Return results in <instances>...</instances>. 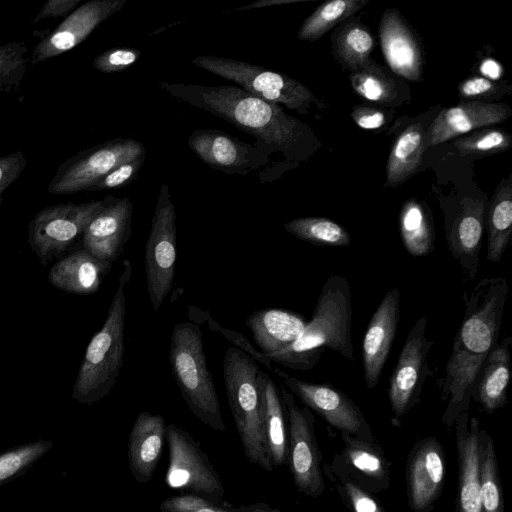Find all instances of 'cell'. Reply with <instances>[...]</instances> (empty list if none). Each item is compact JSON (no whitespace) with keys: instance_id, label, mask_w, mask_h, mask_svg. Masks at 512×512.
Segmentation results:
<instances>
[{"instance_id":"obj_32","label":"cell","mask_w":512,"mask_h":512,"mask_svg":"<svg viewBox=\"0 0 512 512\" xmlns=\"http://www.w3.org/2000/svg\"><path fill=\"white\" fill-rule=\"evenodd\" d=\"M479 478L483 512H504L499 470L494 443L484 429L479 439Z\"/></svg>"},{"instance_id":"obj_13","label":"cell","mask_w":512,"mask_h":512,"mask_svg":"<svg viewBox=\"0 0 512 512\" xmlns=\"http://www.w3.org/2000/svg\"><path fill=\"white\" fill-rule=\"evenodd\" d=\"M428 320L420 317L410 329L389 379L388 397L394 421L420 401L426 378L432 374L428 358L434 342L427 338Z\"/></svg>"},{"instance_id":"obj_36","label":"cell","mask_w":512,"mask_h":512,"mask_svg":"<svg viewBox=\"0 0 512 512\" xmlns=\"http://www.w3.org/2000/svg\"><path fill=\"white\" fill-rule=\"evenodd\" d=\"M27 54L22 41L0 45V96L19 89L27 72Z\"/></svg>"},{"instance_id":"obj_2","label":"cell","mask_w":512,"mask_h":512,"mask_svg":"<svg viewBox=\"0 0 512 512\" xmlns=\"http://www.w3.org/2000/svg\"><path fill=\"white\" fill-rule=\"evenodd\" d=\"M171 97L202 109L253 136L255 145L286 160H303L311 146V133L277 104L262 100L238 86H204L160 82Z\"/></svg>"},{"instance_id":"obj_50","label":"cell","mask_w":512,"mask_h":512,"mask_svg":"<svg viewBox=\"0 0 512 512\" xmlns=\"http://www.w3.org/2000/svg\"><path fill=\"white\" fill-rule=\"evenodd\" d=\"M481 71L487 79H498L502 74V69L499 63L492 59L485 60L481 65Z\"/></svg>"},{"instance_id":"obj_51","label":"cell","mask_w":512,"mask_h":512,"mask_svg":"<svg viewBox=\"0 0 512 512\" xmlns=\"http://www.w3.org/2000/svg\"><path fill=\"white\" fill-rule=\"evenodd\" d=\"M232 512H280L278 509L271 507L268 503L257 502L249 505H241L232 510Z\"/></svg>"},{"instance_id":"obj_16","label":"cell","mask_w":512,"mask_h":512,"mask_svg":"<svg viewBox=\"0 0 512 512\" xmlns=\"http://www.w3.org/2000/svg\"><path fill=\"white\" fill-rule=\"evenodd\" d=\"M125 3L126 0H89L78 6L56 28L41 37L32 50L30 64L37 65L75 48Z\"/></svg>"},{"instance_id":"obj_40","label":"cell","mask_w":512,"mask_h":512,"mask_svg":"<svg viewBox=\"0 0 512 512\" xmlns=\"http://www.w3.org/2000/svg\"><path fill=\"white\" fill-rule=\"evenodd\" d=\"M51 446L50 441L38 440L0 454V484L23 473Z\"/></svg>"},{"instance_id":"obj_22","label":"cell","mask_w":512,"mask_h":512,"mask_svg":"<svg viewBox=\"0 0 512 512\" xmlns=\"http://www.w3.org/2000/svg\"><path fill=\"white\" fill-rule=\"evenodd\" d=\"M454 423L459 463L457 512H483L479 478L480 422L464 411Z\"/></svg>"},{"instance_id":"obj_21","label":"cell","mask_w":512,"mask_h":512,"mask_svg":"<svg viewBox=\"0 0 512 512\" xmlns=\"http://www.w3.org/2000/svg\"><path fill=\"white\" fill-rule=\"evenodd\" d=\"M511 108L502 103L472 101L442 110L425 135V147H431L472 130L485 128L508 119Z\"/></svg>"},{"instance_id":"obj_17","label":"cell","mask_w":512,"mask_h":512,"mask_svg":"<svg viewBox=\"0 0 512 512\" xmlns=\"http://www.w3.org/2000/svg\"><path fill=\"white\" fill-rule=\"evenodd\" d=\"M485 213L483 198L464 197L447 215L445 222L448 251L464 275L472 280L476 278L480 266Z\"/></svg>"},{"instance_id":"obj_23","label":"cell","mask_w":512,"mask_h":512,"mask_svg":"<svg viewBox=\"0 0 512 512\" xmlns=\"http://www.w3.org/2000/svg\"><path fill=\"white\" fill-rule=\"evenodd\" d=\"M166 422L159 414L140 412L128 440V464L138 483L151 480L166 440Z\"/></svg>"},{"instance_id":"obj_37","label":"cell","mask_w":512,"mask_h":512,"mask_svg":"<svg viewBox=\"0 0 512 512\" xmlns=\"http://www.w3.org/2000/svg\"><path fill=\"white\" fill-rule=\"evenodd\" d=\"M350 81L354 91L369 101L389 102L396 95L392 80L375 65L356 70Z\"/></svg>"},{"instance_id":"obj_19","label":"cell","mask_w":512,"mask_h":512,"mask_svg":"<svg viewBox=\"0 0 512 512\" xmlns=\"http://www.w3.org/2000/svg\"><path fill=\"white\" fill-rule=\"evenodd\" d=\"M401 293L389 290L373 313L362 342L364 379L374 388L388 359L400 319Z\"/></svg>"},{"instance_id":"obj_18","label":"cell","mask_w":512,"mask_h":512,"mask_svg":"<svg viewBox=\"0 0 512 512\" xmlns=\"http://www.w3.org/2000/svg\"><path fill=\"white\" fill-rule=\"evenodd\" d=\"M132 217L133 204L129 198L108 195L106 205L90 220L82 234V248L113 262L131 237Z\"/></svg>"},{"instance_id":"obj_31","label":"cell","mask_w":512,"mask_h":512,"mask_svg":"<svg viewBox=\"0 0 512 512\" xmlns=\"http://www.w3.org/2000/svg\"><path fill=\"white\" fill-rule=\"evenodd\" d=\"M399 231L404 248L410 255L423 257L434 251L436 234L432 214L417 199H409L403 204Z\"/></svg>"},{"instance_id":"obj_7","label":"cell","mask_w":512,"mask_h":512,"mask_svg":"<svg viewBox=\"0 0 512 512\" xmlns=\"http://www.w3.org/2000/svg\"><path fill=\"white\" fill-rule=\"evenodd\" d=\"M210 73L234 82L244 91L269 103L307 114L314 94L299 81L262 66L215 55H199L192 61Z\"/></svg>"},{"instance_id":"obj_26","label":"cell","mask_w":512,"mask_h":512,"mask_svg":"<svg viewBox=\"0 0 512 512\" xmlns=\"http://www.w3.org/2000/svg\"><path fill=\"white\" fill-rule=\"evenodd\" d=\"M254 343L269 358L302 334L308 320L297 313L282 309H263L253 312L246 319Z\"/></svg>"},{"instance_id":"obj_3","label":"cell","mask_w":512,"mask_h":512,"mask_svg":"<svg viewBox=\"0 0 512 512\" xmlns=\"http://www.w3.org/2000/svg\"><path fill=\"white\" fill-rule=\"evenodd\" d=\"M352 295L349 282L331 275L324 282L311 320L300 337L285 349L269 356L272 362L298 371H309L325 349L354 360L352 343Z\"/></svg>"},{"instance_id":"obj_20","label":"cell","mask_w":512,"mask_h":512,"mask_svg":"<svg viewBox=\"0 0 512 512\" xmlns=\"http://www.w3.org/2000/svg\"><path fill=\"white\" fill-rule=\"evenodd\" d=\"M445 475L442 447L435 438L419 443L407 465L409 504L415 512H425L440 495Z\"/></svg>"},{"instance_id":"obj_35","label":"cell","mask_w":512,"mask_h":512,"mask_svg":"<svg viewBox=\"0 0 512 512\" xmlns=\"http://www.w3.org/2000/svg\"><path fill=\"white\" fill-rule=\"evenodd\" d=\"M373 48V37L363 25L358 23H350L343 27L334 40L337 57L355 71L369 65Z\"/></svg>"},{"instance_id":"obj_5","label":"cell","mask_w":512,"mask_h":512,"mask_svg":"<svg viewBox=\"0 0 512 512\" xmlns=\"http://www.w3.org/2000/svg\"><path fill=\"white\" fill-rule=\"evenodd\" d=\"M169 363L188 408L202 423L224 432L226 427L220 402L207 368L202 332L198 324L181 322L174 326L170 339Z\"/></svg>"},{"instance_id":"obj_12","label":"cell","mask_w":512,"mask_h":512,"mask_svg":"<svg viewBox=\"0 0 512 512\" xmlns=\"http://www.w3.org/2000/svg\"><path fill=\"white\" fill-rule=\"evenodd\" d=\"M288 420V456L294 483L299 492L318 497L324 490L321 454L314 434V417L307 407H300L295 397L279 387Z\"/></svg>"},{"instance_id":"obj_47","label":"cell","mask_w":512,"mask_h":512,"mask_svg":"<svg viewBox=\"0 0 512 512\" xmlns=\"http://www.w3.org/2000/svg\"><path fill=\"white\" fill-rule=\"evenodd\" d=\"M351 116L360 128L366 130L380 128L387 121L384 111L365 106L354 107Z\"/></svg>"},{"instance_id":"obj_14","label":"cell","mask_w":512,"mask_h":512,"mask_svg":"<svg viewBox=\"0 0 512 512\" xmlns=\"http://www.w3.org/2000/svg\"><path fill=\"white\" fill-rule=\"evenodd\" d=\"M274 373L305 407L319 414L330 425L359 439L371 438L370 427L360 408L340 389L327 383L298 379L280 368H275Z\"/></svg>"},{"instance_id":"obj_25","label":"cell","mask_w":512,"mask_h":512,"mask_svg":"<svg viewBox=\"0 0 512 512\" xmlns=\"http://www.w3.org/2000/svg\"><path fill=\"white\" fill-rule=\"evenodd\" d=\"M111 266V261L82 248L58 260L49 270L48 280L64 292L90 295L99 289Z\"/></svg>"},{"instance_id":"obj_1","label":"cell","mask_w":512,"mask_h":512,"mask_svg":"<svg viewBox=\"0 0 512 512\" xmlns=\"http://www.w3.org/2000/svg\"><path fill=\"white\" fill-rule=\"evenodd\" d=\"M509 292L503 276L485 277L463 295L464 314L455 334L445 374L438 380L447 402L443 421L451 426L468 411L481 367L496 346Z\"/></svg>"},{"instance_id":"obj_30","label":"cell","mask_w":512,"mask_h":512,"mask_svg":"<svg viewBox=\"0 0 512 512\" xmlns=\"http://www.w3.org/2000/svg\"><path fill=\"white\" fill-rule=\"evenodd\" d=\"M425 135L423 126L414 123L396 138L387 162L385 187L400 185L417 171L425 149Z\"/></svg>"},{"instance_id":"obj_9","label":"cell","mask_w":512,"mask_h":512,"mask_svg":"<svg viewBox=\"0 0 512 512\" xmlns=\"http://www.w3.org/2000/svg\"><path fill=\"white\" fill-rule=\"evenodd\" d=\"M146 156L143 143L131 138H115L85 150L63 161L50 181L47 191L53 195L87 192L116 167Z\"/></svg>"},{"instance_id":"obj_28","label":"cell","mask_w":512,"mask_h":512,"mask_svg":"<svg viewBox=\"0 0 512 512\" xmlns=\"http://www.w3.org/2000/svg\"><path fill=\"white\" fill-rule=\"evenodd\" d=\"M257 384L262 400L263 428L274 467L287 464L288 431L286 411L279 387L264 371H259Z\"/></svg>"},{"instance_id":"obj_44","label":"cell","mask_w":512,"mask_h":512,"mask_svg":"<svg viewBox=\"0 0 512 512\" xmlns=\"http://www.w3.org/2000/svg\"><path fill=\"white\" fill-rule=\"evenodd\" d=\"M144 160L145 156L122 163L95 183L87 192L117 189L129 185L137 178Z\"/></svg>"},{"instance_id":"obj_38","label":"cell","mask_w":512,"mask_h":512,"mask_svg":"<svg viewBox=\"0 0 512 512\" xmlns=\"http://www.w3.org/2000/svg\"><path fill=\"white\" fill-rule=\"evenodd\" d=\"M453 144L460 155H486L509 149L512 137L500 129L484 128L457 138Z\"/></svg>"},{"instance_id":"obj_4","label":"cell","mask_w":512,"mask_h":512,"mask_svg":"<svg viewBox=\"0 0 512 512\" xmlns=\"http://www.w3.org/2000/svg\"><path fill=\"white\" fill-rule=\"evenodd\" d=\"M132 274L131 262L123 271L102 328L91 338L72 389V398L91 405L104 398L116 383L125 352V288Z\"/></svg>"},{"instance_id":"obj_11","label":"cell","mask_w":512,"mask_h":512,"mask_svg":"<svg viewBox=\"0 0 512 512\" xmlns=\"http://www.w3.org/2000/svg\"><path fill=\"white\" fill-rule=\"evenodd\" d=\"M166 440L169 450L167 485L220 505L225 494L222 480L199 443L175 424L167 425Z\"/></svg>"},{"instance_id":"obj_39","label":"cell","mask_w":512,"mask_h":512,"mask_svg":"<svg viewBox=\"0 0 512 512\" xmlns=\"http://www.w3.org/2000/svg\"><path fill=\"white\" fill-rule=\"evenodd\" d=\"M342 436L347 458L357 470L374 479H383L387 475L384 457L367 440L353 438L344 432Z\"/></svg>"},{"instance_id":"obj_46","label":"cell","mask_w":512,"mask_h":512,"mask_svg":"<svg viewBox=\"0 0 512 512\" xmlns=\"http://www.w3.org/2000/svg\"><path fill=\"white\" fill-rule=\"evenodd\" d=\"M80 3L81 0H48L35 16L32 23L35 24L48 18H66Z\"/></svg>"},{"instance_id":"obj_45","label":"cell","mask_w":512,"mask_h":512,"mask_svg":"<svg viewBox=\"0 0 512 512\" xmlns=\"http://www.w3.org/2000/svg\"><path fill=\"white\" fill-rule=\"evenodd\" d=\"M26 165L27 160L22 151L0 156V206L6 190L21 176Z\"/></svg>"},{"instance_id":"obj_41","label":"cell","mask_w":512,"mask_h":512,"mask_svg":"<svg viewBox=\"0 0 512 512\" xmlns=\"http://www.w3.org/2000/svg\"><path fill=\"white\" fill-rule=\"evenodd\" d=\"M188 308V317L193 323L199 325L200 323L205 321L210 330L222 334L228 341L234 344V347L243 351L256 362L264 365L268 369H272V361L270 360V358H268L261 351L255 348L245 336L238 332L220 326V324H218L207 311L201 310L200 308L194 306H189Z\"/></svg>"},{"instance_id":"obj_6","label":"cell","mask_w":512,"mask_h":512,"mask_svg":"<svg viewBox=\"0 0 512 512\" xmlns=\"http://www.w3.org/2000/svg\"><path fill=\"white\" fill-rule=\"evenodd\" d=\"M257 362L243 351L229 347L223 360V376L229 407L251 464L267 472L274 468L263 428L262 400L257 384Z\"/></svg>"},{"instance_id":"obj_15","label":"cell","mask_w":512,"mask_h":512,"mask_svg":"<svg viewBox=\"0 0 512 512\" xmlns=\"http://www.w3.org/2000/svg\"><path fill=\"white\" fill-rule=\"evenodd\" d=\"M188 147L205 164L230 175H248L271 162L267 150L240 141L218 129H196L188 138Z\"/></svg>"},{"instance_id":"obj_27","label":"cell","mask_w":512,"mask_h":512,"mask_svg":"<svg viewBox=\"0 0 512 512\" xmlns=\"http://www.w3.org/2000/svg\"><path fill=\"white\" fill-rule=\"evenodd\" d=\"M512 336H507L491 350L485 359L474 386L472 397L487 413L503 407L511 377Z\"/></svg>"},{"instance_id":"obj_34","label":"cell","mask_w":512,"mask_h":512,"mask_svg":"<svg viewBox=\"0 0 512 512\" xmlns=\"http://www.w3.org/2000/svg\"><path fill=\"white\" fill-rule=\"evenodd\" d=\"M367 0H334L320 5L302 23L298 38L304 41H316L333 26L352 16L361 9Z\"/></svg>"},{"instance_id":"obj_48","label":"cell","mask_w":512,"mask_h":512,"mask_svg":"<svg viewBox=\"0 0 512 512\" xmlns=\"http://www.w3.org/2000/svg\"><path fill=\"white\" fill-rule=\"evenodd\" d=\"M458 88L461 97L474 98L491 93L495 85L485 77H472L463 81Z\"/></svg>"},{"instance_id":"obj_8","label":"cell","mask_w":512,"mask_h":512,"mask_svg":"<svg viewBox=\"0 0 512 512\" xmlns=\"http://www.w3.org/2000/svg\"><path fill=\"white\" fill-rule=\"evenodd\" d=\"M102 200L60 203L41 209L29 223L28 243L40 262L46 265L61 259L80 240L90 220L106 205Z\"/></svg>"},{"instance_id":"obj_43","label":"cell","mask_w":512,"mask_h":512,"mask_svg":"<svg viewBox=\"0 0 512 512\" xmlns=\"http://www.w3.org/2000/svg\"><path fill=\"white\" fill-rule=\"evenodd\" d=\"M160 512H232L206 498L194 494L169 497L161 502Z\"/></svg>"},{"instance_id":"obj_10","label":"cell","mask_w":512,"mask_h":512,"mask_svg":"<svg viewBox=\"0 0 512 512\" xmlns=\"http://www.w3.org/2000/svg\"><path fill=\"white\" fill-rule=\"evenodd\" d=\"M176 263V212L167 184L161 185L145 246L147 290L154 311L171 291Z\"/></svg>"},{"instance_id":"obj_42","label":"cell","mask_w":512,"mask_h":512,"mask_svg":"<svg viewBox=\"0 0 512 512\" xmlns=\"http://www.w3.org/2000/svg\"><path fill=\"white\" fill-rule=\"evenodd\" d=\"M141 57V51L131 47H114L94 58L92 66L102 73H117L126 70Z\"/></svg>"},{"instance_id":"obj_29","label":"cell","mask_w":512,"mask_h":512,"mask_svg":"<svg viewBox=\"0 0 512 512\" xmlns=\"http://www.w3.org/2000/svg\"><path fill=\"white\" fill-rule=\"evenodd\" d=\"M488 235L486 258L499 262L509 246L512 235V184L503 179L495 191L485 213Z\"/></svg>"},{"instance_id":"obj_49","label":"cell","mask_w":512,"mask_h":512,"mask_svg":"<svg viewBox=\"0 0 512 512\" xmlns=\"http://www.w3.org/2000/svg\"><path fill=\"white\" fill-rule=\"evenodd\" d=\"M345 490L355 512H381L377 502L356 485L348 483Z\"/></svg>"},{"instance_id":"obj_33","label":"cell","mask_w":512,"mask_h":512,"mask_svg":"<svg viewBox=\"0 0 512 512\" xmlns=\"http://www.w3.org/2000/svg\"><path fill=\"white\" fill-rule=\"evenodd\" d=\"M284 228L296 238L314 245L344 247L351 243V236L343 226L324 217L292 219Z\"/></svg>"},{"instance_id":"obj_24","label":"cell","mask_w":512,"mask_h":512,"mask_svg":"<svg viewBox=\"0 0 512 512\" xmlns=\"http://www.w3.org/2000/svg\"><path fill=\"white\" fill-rule=\"evenodd\" d=\"M380 41L384 57L399 76L417 81L422 75L423 58L420 47L400 15L388 9L380 22Z\"/></svg>"}]
</instances>
